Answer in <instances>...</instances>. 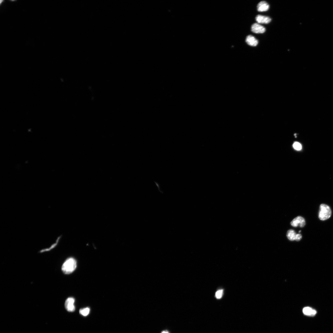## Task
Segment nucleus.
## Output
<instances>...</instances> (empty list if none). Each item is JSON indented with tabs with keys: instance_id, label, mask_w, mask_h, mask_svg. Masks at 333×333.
I'll list each match as a JSON object with an SVG mask.
<instances>
[{
	"instance_id": "obj_1",
	"label": "nucleus",
	"mask_w": 333,
	"mask_h": 333,
	"mask_svg": "<svg viewBox=\"0 0 333 333\" xmlns=\"http://www.w3.org/2000/svg\"><path fill=\"white\" fill-rule=\"evenodd\" d=\"M77 266L76 260L74 258H70L67 259L62 266V270L65 274H70L73 272Z\"/></svg>"
},
{
	"instance_id": "obj_2",
	"label": "nucleus",
	"mask_w": 333,
	"mask_h": 333,
	"mask_svg": "<svg viewBox=\"0 0 333 333\" xmlns=\"http://www.w3.org/2000/svg\"><path fill=\"white\" fill-rule=\"evenodd\" d=\"M332 211L328 205L322 204L320 206L319 213V218L321 220L324 221L331 217Z\"/></svg>"
},
{
	"instance_id": "obj_3",
	"label": "nucleus",
	"mask_w": 333,
	"mask_h": 333,
	"mask_svg": "<svg viewBox=\"0 0 333 333\" xmlns=\"http://www.w3.org/2000/svg\"><path fill=\"white\" fill-rule=\"evenodd\" d=\"M75 299L72 297H69L67 299L65 302V307L67 310L71 312L75 311Z\"/></svg>"
},
{
	"instance_id": "obj_4",
	"label": "nucleus",
	"mask_w": 333,
	"mask_h": 333,
	"mask_svg": "<svg viewBox=\"0 0 333 333\" xmlns=\"http://www.w3.org/2000/svg\"><path fill=\"white\" fill-rule=\"evenodd\" d=\"M291 225L294 227L299 226L301 227H304L305 225L306 222L303 217L298 216L295 218L290 223Z\"/></svg>"
},
{
	"instance_id": "obj_5",
	"label": "nucleus",
	"mask_w": 333,
	"mask_h": 333,
	"mask_svg": "<svg viewBox=\"0 0 333 333\" xmlns=\"http://www.w3.org/2000/svg\"><path fill=\"white\" fill-rule=\"evenodd\" d=\"M251 31L256 33H263L266 31V28L263 26L257 23L253 24L251 27Z\"/></svg>"
},
{
	"instance_id": "obj_6",
	"label": "nucleus",
	"mask_w": 333,
	"mask_h": 333,
	"mask_svg": "<svg viewBox=\"0 0 333 333\" xmlns=\"http://www.w3.org/2000/svg\"><path fill=\"white\" fill-rule=\"evenodd\" d=\"M256 19L258 23L263 24H268L271 21V19L270 17L260 15L257 16Z\"/></svg>"
},
{
	"instance_id": "obj_7",
	"label": "nucleus",
	"mask_w": 333,
	"mask_h": 333,
	"mask_svg": "<svg viewBox=\"0 0 333 333\" xmlns=\"http://www.w3.org/2000/svg\"><path fill=\"white\" fill-rule=\"evenodd\" d=\"M246 41L248 45L251 46H256L258 44V40L251 35L247 36Z\"/></svg>"
},
{
	"instance_id": "obj_8",
	"label": "nucleus",
	"mask_w": 333,
	"mask_h": 333,
	"mask_svg": "<svg viewBox=\"0 0 333 333\" xmlns=\"http://www.w3.org/2000/svg\"><path fill=\"white\" fill-rule=\"evenodd\" d=\"M269 5L266 2L262 1L258 4L257 10L259 12H264L268 11L269 9Z\"/></svg>"
},
{
	"instance_id": "obj_9",
	"label": "nucleus",
	"mask_w": 333,
	"mask_h": 333,
	"mask_svg": "<svg viewBox=\"0 0 333 333\" xmlns=\"http://www.w3.org/2000/svg\"><path fill=\"white\" fill-rule=\"evenodd\" d=\"M302 312L305 315L309 316H314L317 313V311L310 307H306L303 308Z\"/></svg>"
},
{
	"instance_id": "obj_10",
	"label": "nucleus",
	"mask_w": 333,
	"mask_h": 333,
	"mask_svg": "<svg viewBox=\"0 0 333 333\" xmlns=\"http://www.w3.org/2000/svg\"><path fill=\"white\" fill-rule=\"evenodd\" d=\"M297 234L294 230L290 229L287 232V236L288 239L290 241L295 240Z\"/></svg>"
},
{
	"instance_id": "obj_11",
	"label": "nucleus",
	"mask_w": 333,
	"mask_h": 333,
	"mask_svg": "<svg viewBox=\"0 0 333 333\" xmlns=\"http://www.w3.org/2000/svg\"><path fill=\"white\" fill-rule=\"evenodd\" d=\"M89 312L90 308L89 307L81 309L80 311V313L84 316H87L88 315Z\"/></svg>"
},
{
	"instance_id": "obj_12",
	"label": "nucleus",
	"mask_w": 333,
	"mask_h": 333,
	"mask_svg": "<svg viewBox=\"0 0 333 333\" xmlns=\"http://www.w3.org/2000/svg\"><path fill=\"white\" fill-rule=\"evenodd\" d=\"M223 294V290H218L216 293L215 296L217 299H221L222 297Z\"/></svg>"
},
{
	"instance_id": "obj_13",
	"label": "nucleus",
	"mask_w": 333,
	"mask_h": 333,
	"mask_svg": "<svg viewBox=\"0 0 333 333\" xmlns=\"http://www.w3.org/2000/svg\"><path fill=\"white\" fill-rule=\"evenodd\" d=\"M293 146L295 149L297 150H300L302 148L301 144L298 142L295 143L293 144Z\"/></svg>"
},
{
	"instance_id": "obj_14",
	"label": "nucleus",
	"mask_w": 333,
	"mask_h": 333,
	"mask_svg": "<svg viewBox=\"0 0 333 333\" xmlns=\"http://www.w3.org/2000/svg\"><path fill=\"white\" fill-rule=\"evenodd\" d=\"M302 238V236L300 234H297L296 237L295 239V241H300Z\"/></svg>"
},
{
	"instance_id": "obj_15",
	"label": "nucleus",
	"mask_w": 333,
	"mask_h": 333,
	"mask_svg": "<svg viewBox=\"0 0 333 333\" xmlns=\"http://www.w3.org/2000/svg\"><path fill=\"white\" fill-rule=\"evenodd\" d=\"M161 333H169L168 332H167V331H163Z\"/></svg>"
},
{
	"instance_id": "obj_16",
	"label": "nucleus",
	"mask_w": 333,
	"mask_h": 333,
	"mask_svg": "<svg viewBox=\"0 0 333 333\" xmlns=\"http://www.w3.org/2000/svg\"><path fill=\"white\" fill-rule=\"evenodd\" d=\"M301 231H299V232H301Z\"/></svg>"
}]
</instances>
